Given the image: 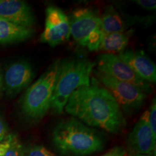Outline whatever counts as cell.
<instances>
[{
    "label": "cell",
    "mask_w": 156,
    "mask_h": 156,
    "mask_svg": "<svg viewBox=\"0 0 156 156\" xmlns=\"http://www.w3.org/2000/svg\"><path fill=\"white\" fill-rule=\"evenodd\" d=\"M68 114L89 127L118 134L126 122L119 106L108 90L95 84L93 78L90 85L76 90L64 107Z\"/></svg>",
    "instance_id": "6da1fadb"
},
{
    "label": "cell",
    "mask_w": 156,
    "mask_h": 156,
    "mask_svg": "<svg viewBox=\"0 0 156 156\" xmlns=\"http://www.w3.org/2000/svg\"><path fill=\"white\" fill-rule=\"evenodd\" d=\"M52 142L64 155L87 156L102 151V136L75 117L61 121L52 132Z\"/></svg>",
    "instance_id": "7a4b0ae2"
},
{
    "label": "cell",
    "mask_w": 156,
    "mask_h": 156,
    "mask_svg": "<svg viewBox=\"0 0 156 156\" xmlns=\"http://www.w3.org/2000/svg\"><path fill=\"white\" fill-rule=\"evenodd\" d=\"M95 67V62L86 58H69L60 61L51 103L50 108L54 114H62L69 97L76 90L90 85Z\"/></svg>",
    "instance_id": "3957f363"
},
{
    "label": "cell",
    "mask_w": 156,
    "mask_h": 156,
    "mask_svg": "<svg viewBox=\"0 0 156 156\" xmlns=\"http://www.w3.org/2000/svg\"><path fill=\"white\" fill-rule=\"evenodd\" d=\"M59 64V60L54 61L23 95L21 111L31 122L41 120L51 108Z\"/></svg>",
    "instance_id": "277c9868"
},
{
    "label": "cell",
    "mask_w": 156,
    "mask_h": 156,
    "mask_svg": "<svg viewBox=\"0 0 156 156\" xmlns=\"http://www.w3.org/2000/svg\"><path fill=\"white\" fill-rule=\"evenodd\" d=\"M70 20V36L91 51L98 49L104 33L101 28L100 17L90 8L73 11Z\"/></svg>",
    "instance_id": "5b68a950"
},
{
    "label": "cell",
    "mask_w": 156,
    "mask_h": 156,
    "mask_svg": "<svg viewBox=\"0 0 156 156\" xmlns=\"http://www.w3.org/2000/svg\"><path fill=\"white\" fill-rule=\"evenodd\" d=\"M93 73L101 86L112 95L124 114L132 116L144 106L147 95L139 87L132 84L116 80L97 70H93Z\"/></svg>",
    "instance_id": "8992f818"
},
{
    "label": "cell",
    "mask_w": 156,
    "mask_h": 156,
    "mask_svg": "<svg viewBox=\"0 0 156 156\" xmlns=\"http://www.w3.org/2000/svg\"><path fill=\"white\" fill-rule=\"evenodd\" d=\"M97 71L113 77L116 80L124 82L139 87L146 94L152 92L151 85L140 78L134 72L114 54H101L95 62Z\"/></svg>",
    "instance_id": "52a82bcc"
},
{
    "label": "cell",
    "mask_w": 156,
    "mask_h": 156,
    "mask_svg": "<svg viewBox=\"0 0 156 156\" xmlns=\"http://www.w3.org/2000/svg\"><path fill=\"white\" fill-rule=\"evenodd\" d=\"M69 37L70 20L67 15L58 7H47L45 28L41 35V41L51 46H56L69 40Z\"/></svg>",
    "instance_id": "ba28073f"
},
{
    "label": "cell",
    "mask_w": 156,
    "mask_h": 156,
    "mask_svg": "<svg viewBox=\"0 0 156 156\" xmlns=\"http://www.w3.org/2000/svg\"><path fill=\"white\" fill-rule=\"evenodd\" d=\"M127 145L133 154L155 156L156 136L148 122V110L145 111L129 134Z\"/></svg>",
    "instance_id": "9c48e42d"
},
{
    "label": "cell",
    "mask_w": 156,
    "mask_h": 156,
    "mask_svg": "<svg viewBox=\"0 0 156 156\" xmlns=\"http://www.w3.org/2000/svg\"><path fill=\"white\" fill-rule=\"evenodd\" d=\"M35 72L27 61L13 62L6 69L3 76L4 90L8 95L14 96L32 83Z\"/></svg>",
    "instance_id": "30bf717a"
},
{
    "label": "cell",
    "mask_w": 156,
    "mask_h": 156,
    "mask_svg": "<svg viewBox=\"0 0 156 156\" xmlns=\"http://www.w3.org/2000/svg\"><path fill=\"white\" fill-rule=\"evenodd\" d=\"M0 18L30 28L36 22L31 7L26 2L21 0H0Z\"/></svg>",
    "instance_id": "8fae6325"
},
{
    "label": "cell",
    "mask_w": 156,
    "mask_h": 156,
    "mask_svg": "<svg viewBox=\"0 0 156 156\" xmlns=\"http://www.w3.org/2000/svg\"><path fill=\"white\" fill-rule=\"evenodd\" d=\"M136 75L150 84L156 82L155 64L144 51L125 49L118 55Z\"/></svg>",
    "instance_id": "7c38bea8"
},
{
    "label": "cell",
    "mask_w": 156,
    "mask_h": 156,
    "mask_svg": "<svg viewBox=\"0 0 156 156\" xmlns=\"http://www.w3.org/2000/svg\"><path fill=\"white\" fill-rule=\"evenodd\" d=\"M34 34L33 28L20 26L0 18V44L23 41L30 38Z\"/></svg>",
    "instance_id": "4fadbf2b"
},
{
    "label": "cell",
    "mask_w": 156,
    "mask_h": 156,
    "mask_svg": "<svg viewBox=\"0 0 156 156\" xmlns=\"http://www.w3.org/2000/svg\"><path fill=\"white\" fill-rule=\"evenodd\" d=\"M132 32L133 30L123 33L104 34L98 51H106L108 54L124 51L129 44Z\"/></svg>",
    "instance_id": "5bb4252c"
},
{
    "label": "cell",
    "mask_w": 156,
    "mask_h": 156,
    "mask_svg": "<svg viewBox=\"0 0 156 156\" xmlns=\"http://www.w3.org/2000/svg\"><path fill=\"white\" fill-rule=\"evenodd\" d=\"M100 17L101 28L104 34L125 32L126 25L119 13L112 5L106 7Z\"/></svg>",
    "instance_id": "9a60e30c"
},
{
    "label": "cell",
    "mask_w": 156,
    "mask_h": 156,
    "mask_svg": "<svg viewBox=\"0 0 156 156\" xmlns=\"http://www.w3.org/2000/svg\"><path fill=\"white\" fill-rule=\"evenodd\" d=\"M23 146L16 134H9L0 142V156H23Z\"/></svg>",
    "instance_id": "2e32d148"
},
{
    "label": "cell",
    "mask_w": 156,
    "mask_h": 156,
    "mask_svg": "<svg viewBox=\"0 0 156 156\" xmlns=\"http://www.w3.org/2000/svg\"><path fill=\"white\" fill-rule=\"evenodd\" d=\"M23 156H56L54 153L41 145H30L23 147Z\"/></svg>",
    "instance_id": "e0dca14e"
},
{
    "label": "cell",
    "mask_w": 156,
    "mask_h": 156,
    "mask_svg": "<svg viewBox=\"0 0 156 156\" xmlns=\"http://www.w3.org/2000/svg\"><path fill=\"white\" fill-rule=\"evenodd\" d=\"M148 122L153 135L156 136V101L154 98L148 110Z\"/></svg>",
    "instance_id": "ac0fdd59"
},
{
    "label": "cell",
    "mask_w": 156,
    "mask_h": 156,
    "mask_svg": "<svg viewBox=\"0 0 156 156\" xmlns=\"http://www.w3.org/2000/svg\"><path fill=\"white\" fill-rule=\"evenodd\" d=\"M134 2L140 7L147 10L153 11L156 9V1L155 0H135Z\"/></svg>",
    "instance_id": "d6986e66"
},
{
    "label": "cell",
    "mask_w": 156,
    "mask_h": 156,
    "mask_svg": "<svg viewBox=\"0 0 156 156\" xmlns=\"http://www.w3.org/2000/svg\"><path fill=\"white\" fill-rule=\"evenodd\" d=\"M101 156H129L127 152L122 146H116Z\"/></svg>",
    "instance_id": "ffe728a7"
},
{
    "label": "cell",
    "mask_w": 156,
    "mask_h": 156,
    "mask_svg": "<svg viewBox=\"0 0 156 156\" xmlns=\"http://www.w3.org/2000/svg\"><path fill=\"white\" fill-rule=\"evenodd\" d=\"M8 134V128L7 124L3 120V119L0 117V142H2Z\"/></svg>",
    "instance_id": "44dd1931"
},
{
    "label": "cell",
    "mask_w": 156,
    "mask_h": 156,
    "mask_svg": "<svg viewBox=\"0 0 156 156\" xmlns=\"http://www.w3.org/2000/svg\"><path fill=\"white\" fill-rule=\"evenodd\" d=\"M4 90V85H3V75L2 73L1 69H0V93H2Z\"/></svg>",
    "instance_id": "7402d4cb"
},
{
    "label": "cell",
    "mask_w": 156,
    "mask_h": 156,
    "mask_svg": "<svg viewBox=\"0 0 156 156\" xmlns=\"http://www.w3.org/2000/svg\"><path fill=\"white\" fill-rule=\"evenodd\" d=\"M131 156H153L149 155H142V154H132Z\"/></svg>",
    "instance_id": "603a6c76"
}]
</instances>
